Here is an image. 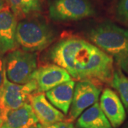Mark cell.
<instances>
[{
    "label": "cell",
    "mask_w": 128,
    "mask_h": 128,
    "mask_svg": "<svg viewBox=\"0 0 128 128\" xmlns=\"http://www.w3.org/2000/svg\"><path fill=\"white\" fill-rule=\"evenodd\" d=\"M32 80L36 83L37 92H43L70 80L71 76L64 68L51 64L37 68L32 75Z\"/></svg>",
    "instance_id": "obj_9"
},
{
    "label": "cell",
    "mask_w": 128,
    "mask_h": 128,
    "mask_svg": "<svg viewBox=\"0 0 128 128\" xmlns=\"http://www.w3.org/2000/svg\"><path fill=\"white\" fill-rule=\"evenodd\" d=\"M76 126L78 128H112L98 102L78 117Z\"/></svg>",
    "instance_id": "obj_14"
},
{
    "label": "cell",
    "mask_w": 128,
    "mask_h": 128,
    "mask_svg": "<svg viewBox=\"0 0 128 128\" xmlns=\"http://www.w3.org/2000/svg\"><path fill=\"white\" fill-rule=\"evenodd\" d=\"M6 78L9 81L23 85L32 80L37 69V54L16 48L4 56Z\"/></svg>",
    "instance_id": "obj_4"
},
{
    "label": "cell",
    "mask_w": 128,
    "mask_h": 128,
    "mask_svg": "<svg viewBox=\"0 0 128 128\" xmlns=\"http://www.w3.org/2000/svg\"><path fill=\"white\" fill-rule=\"evenodd\" d=\"M116 17L120 22L128 24V0H120L116 8Z\"/></svg>",
    "instance_id": "obj_17"
},
{
    "label": "cell",
    "mask_w": 128,
    "mask_h": 128,
    "mask_svg": "<svg viewBox=\"0 0 128 128\" xmlns=\"http://www.w3.org/2000/svg\"><path fill=\"white\" fill-rule=\"evenodd\" d=\"M18 20L10 9L0 12V55L18 48L16 32Z\"/></svg>",
    "instance_id": "obj_11"
},
{
    "label": "cell",
    "mask_w": 128,
    "mask_h": 128,
    "mask_svg": "<svg viewBox=\"0 0 128 128\" xmlns=\"http://www.w3.org/2000/svg\"><path fill=\"white\" fill-rule=\"evenodd\" d=\"M36 92L37 86L34 80L20 85L9 81L6 78L0 96V110L3 117L9 111L22 107L28 101L29 96Z\"/></svg>",
    "instance_id": "obj_7"
},
{
    "label": "cell",
    "mask_w": 128,
    "mask_h": 128,
    "mask_svg": "<svg viewBox=\"0 0 128 128\" xmlns=\"http://www.w3.org/2000/svg\"><path fill=\"white\" fill-rule=\"evenodd\" d=\"M101 110L113 128L120 127L126 118L124 107L117 92L111 88H106L100 98Z\"/></svg>",
    "instance_id": "obj_10"
},
{
    "label": "cell",
    "mask_w": 128,
    "mask_h": 128,
    "mask_svg": "<svg viewBox=\"0 0 128 128\" xmlns=\"http://www.w3.org/2000/svg\"><path fill=\"white\" fill-rule=\"evenodd\" d=\"M6 9H10L6 0H0V12Z\"/></svg>",
    "instance_id": "obj_20"
},
{
    "label": "cell",
    "mask_w": 128,
    "mask_h": 128,
    "mask_svg": "<svg viewBox=\"0 0 128 128\" xmlns=\"http://www.w3.org/2000/svg\"><path fill=\"white\" fill-rule=\"evenodd\" d=\"M90 41L111 56L118 67L128 73V28L105 21L90 28Z\"/></svg>",
    "instance_id": "obj_2"
},
{
    "label": "cell",
    "mask_w": 128,
    "mask_h": 128,
    "mask_svg": "<svg viewBox=\"0 0 128 128\" xmlns=\"http://www.w3.org/2000/svg\"><path fill=\"white\" fill-rule=\"evenodd\" d=\"M100 84L92 80H81L76 83L66 122H73L85 110L98 101L102 90Z\"/></svg>",
    "instance_id": "obj_6"
},
{
    "label": "cell",
    "mask_w": 128,
    "mask_h": 128,
    "mask_svg": "<svg viewBox=\"0 0 128 128\" xmlns=\"http://www.w3.org/2000/svg\"><path fill=\"white\" fill-rule=\"evenodd\" d=\"M55 30L44 19L36 16L19 20L16 40L18 47L29 52L46 49L56 40Z\"/></svg>",
    "instance_id": "obj_3"
},
{
    "label": "cell",
    "mask_w": 128,
    "mask_h": 128,
    "mask_svg": "<svg viewBox=\"0 0 128 128\" xmlns=\"http://www.w3.org/2000/svg\"><path fill=\"white\" fill-rule=\"evenodd\" d=\"M75 86V81L70 80L60 84L46 92L48 101L64 114H68L70 108Z\"/></svg>",
    "instance_id": "obj_12"
},
{
    "label": "cell",
    "mask_w": 128,
    "mask_h": 128,
    "mask_svg": "<svg viewBox=\"0 0 128 128\" xmlns=\"http://www.w3.org/2000/svg\"><path fill=\"white\" fill-rule=\"evenodd\" d=\"M6 79V75L5 70L4 57V56L0 55V96L3 91Z\"/></svg>",
    "instance_id": "obj_18"
},
{
    "label": "cell",
    "mask_w": 128,
    "mask_h": 128,
    "mask_svg": "<svg viewBox=\"0 0 128 128\" xmlns=\"http://www.w3.org/2000/svg\"><path fill=\"white\" fill-rule=\"evenodd\" d=\"M4 123L9 128H29L38 123L28 102L16 110L9 111L4 115Z\"/></svg>",
    "instance_id": "obj_13"
},
{
    "label": "cell",
    "mask_w": 128,
    "mask_h": 128,
    "mask_svg": "<svg viewBox=\"0 0 128 128\" xmlns=\"http://www.w3.org/2000/svg\"><path fill=\"white\" fill-rule=\"evenodd\" d=\"M46 128H76L71 122H68L66 121L60 122L58 123H56L51 126H49Z\"/></svg>",
    "instance_id": "obj_19"
},
{
    "label": "cell",
    "mask_w": 128,
    "mask_h": 128,
    "mask_svg": "<svg viewBox=\"0 0 128 128\" xmlns=\"http://www.w3.org/2000/svg\"><path fill=\"white\" fill-rule=\"evenodd\" d=\"M123 128H128V123L126 124H125V126H124Z\"/></svg>",
    "instance_id": "obj_24"
},
{
    "label": "cell",
    "mask_w": 128,
    "mask_h": 128,
    "mask_svg": "<svg viewBox=\"0 0 128 128\" xmlns=\"http://www.w3.org/2000/svg\"><path fill=\"white\" fill-rule=\"evenodd\" d=\"M4 117H3V114H2V112L0 110V128H2V125L4 124Z\"/></svg>",
    "instance_id": "obj_21"
},
{
    "label": "cell",
    "mask_w": 128,
    "mask_h": 128,
    "mask_svg": "<svg viewBox=\"0 0 128 128\" xmlns=\"http://www.w3.org/2000/svg\"><path fill=\"white\" fill-rule=\"evenodd\" d=\"M48 58L79 81L110 83L114 73V60L81 37L70 36L60 39L48 51Z\"/></svg>",
    "instance_id": "obj_1"
},
{
    "label": "cell",
    "mask_w": 128,
    "mask_h": 128,
    "mask_svg": "<svg viewBox=\"0 0 128 128\" xmlns=\"http://www.w3.org/2000/svg\"><path fill=\"white\" fill-rule=\"evenodd\" d=\"M28 102L36 116L38 128H48L56 123L66 121L65 114L52 105L43 92L31 95L28 98Z\"/></svg>",
    "instance_id": "obj_8"
},
{
    "label": "cell",
    "mask_w": 128,
    "mask_h": 128,
    "mask_svg": "<svg viewBox=\"0 0 128 128\" xmlns=\"http://www.w3.org/2000/svg\"><path fill=\"white\" fill-rule=\"evenodd\" d=\"M38 128V127L37 125H35V126H32V127H31V128Z\"/></svg>",
    "instance_id": "obj_23"
},
{
    "label": "cell",
    "mask_w": 128,
    "mask_h": 128,
    "mask_svg": "<svg viewBox=\"0 0 128 128\" xmlns=\"http://www.w3.org/2000/svg\"><path fill=\"white\" fill-rule=\"evenodd\" d=\"M2 128H9V127H8V126H7V125H6V124H3V125H2Z\"/></svg>",
    "instance_id": "obj_22"
},
{
    "label": "cell",
    "mask_w": 128,
    "mask_h": 128,
    "mask_svg": "<svg viewBox=\"0 0 128 128\" xmlns=\"http://www.w3.org/2000/svg\"><path fill=\"white\" fill-rule=\"evenodd\" d=\"M48 15L58 22L79 21L95 16L96 9L90 0H53Z\"/></svg>",
    "instance_id": "obj_5"
},
{
    "label": "cell",
    "mask_w": 128,
    "mask_h": 128,
    "mask_svg": "<svg viewBox=\"0 0 128 128\" xmlns=\"http://www.w3.org/2000/svg\"><path fill=\"white\" fill-rule=\"evenodd\" d=\"M110 84L118 92L124 107L128 112V78L120 68L114 70Z\"/></svg>",
    "instance_id": "obj_16"
},
{
    "label": "cell",
    "mask_w": 128,
    "mask_h": 128,
    "mask_svg": "<svg viewBox=\"0 0 128 128\" xmlns=\"http://www.w3.org/2000/svg\"><path fill=\"white\" fill-rule=\"evenodd\" d=\"M6 2L17 20L36 16L41 11V0H6Z\"/></svg>",
    "instance_id": "obj_15"
}]
</instances>
